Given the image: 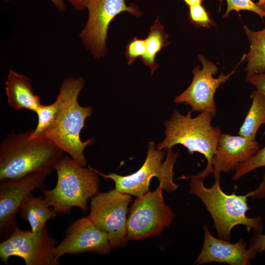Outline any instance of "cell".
Segmentation results:
<instances>
[{"instance_id": "cell-1", "label": "cell", "mask_w": 265, "mask_h": 265, "mask_svg": "<svg viewBox=\"0 0 265 265\" xmlns=\"http://www.w3.org/2000/svg\"><path fill=\"white\" fill-rule=\"evenodd\" d=\"M31 130L11 132L0 144V180L32 174L50 175L64 152L45 136L30 137Z\"/></svg>"}, {"instance_id": "cell-2", "label": "cell", "mask_w": 265, "mask_h": 265, "mask_svg": "<svg viewBox=\"0 0 265 265\" xmlns=\"http://www.w3.org/2000/svg\"><path fill=\"white\" fill-rule=\"evenodd\" d=\"M84 85V80L81 77L68 78L62 81L57 95L60 99L59 111L43 136L85 166L87 161L84 150L94 140L90 138L82 141L80 138L85 120L92 113L91 106H82L78 103L79 95Z\"/></svg>"}, {"instance_id": "cell-3", "label": "cell", "mask_w": 265, "mask_h": 265, "mask_svg": "<svg viewBox=\"0 0 265 265\" xmlns=\"http://www.w3.org/2000/svg\"><path fill=\"white\" fill-rule=\"evenodd\" d=\"M188 178L191 179L189 192L198 197L206 207L220 238L230 241L231 230L238 225L245 226L248 232L251 229L262 232L263 226L261 217H248L246 213L249 210L247 198L265 194V174L259 188L245 195L226 194L220 187V179H214L212 187L207 188L204 178L196 175Z\"/></svg>"}, {"instance_id": "cell-4", "label": "cell", "mask_w": 265, "mask_h": 265, "mask_svg": "<svg viewBox=\"0 0 265 265\" xmlns=\"http://www.w3.org/2000/svg\"><path fill=\"white\" fill-rule=\"evenodd\" d=\"M191 115L190 111L186 115L174 112L170 119L164 123L165 137L157 148L168 151L174 145L181 144L190 154H202L207 159V165L196 176L205 179L213 172L212 159L217 150L221 130L211 125L212 116L210 112H201L194 118Z\"/></svg>"}, {"instance_id": "cell-5", "label": "cell", "mask_w": 265, "mask_h": 265, "mask_svg": "<svg viewBox=\"0 0 265 265\" xmlns=\"http://www.w3.org/2000/svg\"><path fill=\"white\" fill-rule=\"evenodd\" d=\"M57 179L52 189H42L44 198L57 214L70 213L73 207L83 212L87 201L99 192L98 174L90 166H82L69 156H63L56 164Z\"/></svg>"}, {"instance_id": "cell-6", "label": "cell", "mask_w": 265, "mask_h": 265, "mask_svg": "<svg viewBox=\"0 0 265 265\" xmlns=\"http://www.w3.org/2000/svg\"><path fill=\"white\" fill-rule=\"evenodd\" d=\"M147 157L142 166L135 172L127 176L110 173L104 174L96 169L95 171L106 179L112 180L115 189L123 193L136 197L149 191L151 180L157 177L162 188L167 192L174 191L179 185L173 181V167L178 154L172 149L165 150L156 148L154 142L148 143Z\"/></svg>"}, {"instance_id": "cell-7", "label": "cell", "mask_w": 265, "mask_h": 265, "mask_svg": "<svg viewBox=\"0 0 265 265\" xmlns=\"http://www.w3.org/2000/svg\"><path fill=\"white\" fill-rule=\"evenodd\" d=\"M131 195L116 190L99 192L91 199L87 217L105 232L112 248L124 246L128 239L127 214Z\"/></svg>"}, {"instance_id": "cell-8", "label": "cell", "mask_w": 265, "mask_h": 265, "mask_svg": "<svg viewBox=\"0 0 265 265\" xmlns=\"http://www.w3.org/2000/svg\"><path fill=\"white\" fill-rule=\"evenodd\" d=\"M86 9L87 21L79 37L84 47L97 59L106 54L107 33L113 20L124 12L136 17L142 15L137 5H128L125 0H93Z\"/></svg>"}, {"instance_id": "cell-9", "label": "cell", "mask_w": 265, "mask_h": 265, "mask_svg": "<svg viewBox=\"0 0 265 265\" xmlns=\"http://www.w3.org/2000/svg\"><path fill=\"white\" fill-rule=\"evenodd\" d=\"M162 187L137 197L127 217L128 240H138L159 234L173 221L174 214L165 203Z\"/></svg>"}, {"instance_id": "cell-10", "label": "cell", "mask_w": 265, "mask_h": 265, "mask_svg": "<svg viewBox=\"0 0 265 265\" xmlns=\"http://www.w3.org/2000/svg\"><path fill=\"white\" fill-rule=\"evenodd\" d=\"M57 241L52 238L46 225L40 230H21L18 226L0 243V259L8 265L12 256L22 258L26 265H59L53 250Z\"/></svg>"}, {"instance_id": "cell-11", "label": "cell", "mask_w": 265, "mask_h": 265, "mask_svg": "<svg viewBox=\"0 0 265 265\" xmlns=\"http://www.w3.org/2000/svg\"><path fill=\"white\" fill-rule=\"evenodd\" d=\"M202 65L195 67L193 70V78L188 87L180 95L177 96L176 103H186L189 105L193 111H208L214 117L216 114V108L214 96L217 89L226 82L234 74L235 70L227 75L222 72L217 78L215 76L218 68L212 61L207 60L202 55H198Z\"/></svg>"}, {"instance_id": "cell-12", "label": "cell", "mask_w": 265, "mask_h": 265, "mask_svg": "<svg viewBox=\"0 0 265 265\" xmlns=\"http://www.w3.org/2000/svg\"><path fill=\"white\" fill-rule=\"evenodd\" d=\"M48 176L32 174L18 179L0 180V237L7 238L18 226L15 216L27 197L36 189L46 188Z\"/></svg>"}, {"instance_id": "cell-13", "label": "cell", "mask_w": 265, "mask_h": 265, "mask_svg": "<svg viewBox=\"0 0 265 265\" xmlns=\"http://www.w3.org/2000/svg\"><path fill=\"white\" fill-rule=\"evenodd\" d=\"M111 248L107 234L86 216L76 219L70 224L63 239L56 246L53 253L58 260L65 254L95 253L107 255Z\"/></svg>"}, {"instance_id": "cell-14", "label": "cell", "mask_w": 265, "mask_h": 265, "mask_svg": "<svg viewBox=\"0 0 265 265\" xmlns=\"http://www.w3.org/2000/svg\"><path fill=\"white\" fill-rule=\"evenodd\" d=\"M259 150L260 145L255 139L221 133L212 159L214 179H220L221 172L236 170L239 164L252 158Z\"/></svg>"}, {"instance_id": "cell-15", "label": "cell", "mask_w": 265, "mask_h": 265, "mask_svg": "<svg viewBox=\"0 0 265 265\" xmlns=\"http://www.w3.org/2000/svg\"><path fill=\"white\" fill-rule=\"evenodd\" d=\"M205 238L202 251L194 262L196 265L216 262L231 265H247L256 255L246 249L242 239L234 243L212 236L208 227H204Z\"/></svg>"}, {"instance_id": "cell-16", "label": "cell", "mask_w": 265, "mask_h": 265, "mask_svg": "<svg viewBox=\"0 0 265 265\" xmlns=\"http://www.w3.org/2000/svg\"><path fill=\"white\" fill-rule=\"evenodd\" d=\"M5 94L9 106L14 109H27L35 112L41 104L32 89L30 79L11 69L5 81Z\"/></svg>"}, {"instance_id": "cell-17", "label": "cell", "mask_w": 265, "mask_h": 265, "mask_svg": "<svg viewBox=\"0 0 265 265\" xmlns=\"http://www.w3.org/2000/svg\"><path fill=\"white\" fill-rule=\"evenodd\" d=\"M20 211L21 217L29 223L33 232L43 228L48 220L57 214L50 209L44 197H34L32 193L26 199Z\"/></svg>"}, {"instance_id": "cell-18", "label": "cell", "mask_w": 265, "mask_h": 265, "mask_svg": "<svg viewBox=\"0 0 265 265\" xmlns=\"http://www.w3.org/2000/svg\"><path fill=\"white\" fill-rule=\"evenodd\" d=\"M244 29L250 43L249 51L245 54L247 61L246 78H248L265 72V28L254 31L244 26Z\"/></svg>"}, {"instance_id": "cell-19", "label": "cell", "mask_w": 265, "mask_h": 265, "mask_svg": "<svg viewBox=\"0 0 265 265\" xmlns=\"http://www.w3.org/2000/svg\"><path fill=\"white\" fill-rule=\"evenodd\" d=\"M251 97L252 104L238 134L254 140L261 126L265 124V96L256 90L252 93Z\"/></svg>"}, {"instance_id": "cell-20", "label": "cell", "mask_w": 265, "mask_h": 265, "mask_svg": "<svg viewBox=\"0 0 265 265\" xmlns=\"http://www.w3.org/2000/svg\"><path fill=\"white\" fill-rule=\"evenodd\" d=\"M168 38V35L165 32L164 26L161 24L159 17H158L146 38V52L140 58L142 63L149 68L152 74L158 67V64L156 61L157 54L163 48L170 44Z\"/></svg>"}, {"instance_id": "cell-21", "label": "cell", "mask_w": 265, "mask_h": 265, "mask_svg": "<svg viewBox=\"0 0 265 265\" xmlns=\"http://www.w3.org/2000/svg\"><path fill=\"white\" fill-rule=\"evenodd\" d=\"M60 99L57 96L55 101L49 105L41 104L36 109L38 122L36 127L31 130L30 137L35 138L43 136L54 121L59 111Z\"/></svg>"}, {"instance_id": "cell-22", "label": "cell", "mask_w": 265, "mask_h": 265, "mask_svg": "<svg viewBox=\"0 0 265 265\" xmlns=\"http://www.w3.org/2000/svg\"><path fill=\"white\" fill-rule=\"evenodd\" d=\"M262 167H265V146L252 158L239 164L232 180L237 181L245 174Z\"/></svg>"}, {"instance_id": "cell-23", "label": "cell", "mask_w": 265, "mask_h": 265, "mask_svg": "<svg viewBox=\"0 0 265 265\" xmlns=\"http://www.w3.org/2000/svg\"><path fill=\"white\" fill-rule=\"evenodd\" d=\"M188 16L190 22L197 27L211 28L215 24L212 19L210 13L202 4L188 7Z\"/></svg>"}, {"instance_id": "cell-24", "label": "cell", "mask_w": 265, "mask_h": 265, "mask_svg": "<svg viewBox=\"0 0 265 265\" xmlns=\"http://www.w3.org/2000/svg\"><path fill=\"white\" fill-rule=\"evenodd\" d=\"M223 0H219L221 4ZM227 3L226 11L223 18H227L230 12L236 11L238 13L241 10L253 12L258 14L263 20L265 18V11L260 8L256 3L252 0H225Z\"/></svg>"}, {"instance_id": "cell-25", "label": "cell", "mask_w": 265, "mask_h": 265, "mask_svg": "<svg viewBox=\"0 0 265 265\" xmlns=\"http://www.w3.org/2000/svg\"><path fill=\"white\" fill-rule=\"evenodd\" d=\"M146 51V39H139L135 37L127 44L125 52L128 64H132L137 58H140Z\"/></svg>"}, {"instance_id": "cell-26", "label": "cell", "mask_w": 265, "mask_h": 265, "mask_svg": "<svg viewBox=\"0 0 265 265\" xmlns=\"http://www.w3.org/2000/svg\"><path fill=\"white\" fill-rule=\"evenodd\" d=\"M248 249L256 255L258 253L265 251V234L256 232Z\"/></svg>"}, {"instance_id": "cell-27", "label": "cell", "mask_w": 265, "mask_h": 265, "mask_svg": "<svg viewBox=\"0 0 265 265\" xmlns=\"http://www.w3.org/2000/svg\"><path fill=\"white\" fill-rule=\"evenodd\" d=\"M246 81L254 85L265 96V72L246 78Z\"/></svg>"}, {"instance_id": "cell-28", "label": "cell", "mask_w": 265, "mask_h": 265, "mask_svg": "<svg viewBox=\"0 0 265 265\" xmlns=\"http://www.w3.org/2000/svg\"><path fill=\"white\" fill-rule=\"evenodd\" d=\"M77 10L82 11L86 9L88 6L93 0H67Z\"/></svg>"}, {"instance_id": "cell-29", "label": "cell", "mask_w": 265, "mask_h": 265, "mask_svg": "<svg viewBox=\"0 0 265 265\" xmlns=\"http://www.w3.org/2000/svg\"><path fill=\"white\" fill-rule=\"evenodd\" d=\"M8 1L10 0H3ZM54 5L61 11H64L66 9V5L63 0H50Z\"/></svg>"}, {"instance_id": "cell-30", "label": "cell", "mask_w": 265, "mask_h": 265, "mask_svg": "<svg viewBox=\"0 0 265 265\" xmlns=\"http://www.w3.org/2000/svg\"><path fill=\"white\" fill-rule=\"evenodd\" d=\"M188 6H191L197 4H202L204 0H183Z\"/></svg>"}, {"instance_id": "cell-31", "label": "cell", "mask_w": 265, "mask_h": 265, "mask_svg": "<svg viewBox=\"0 0 265 265\" xmlns=\"http://www.w3.org/2000/svg\"><path fill=\"white\" fill-rule=\"evenodd\" d=\"M256 4L260 8L265 11V0H259L256 2Z\"/></svg>"}]
</instances>
